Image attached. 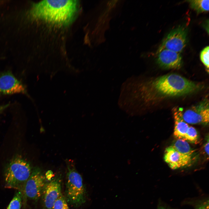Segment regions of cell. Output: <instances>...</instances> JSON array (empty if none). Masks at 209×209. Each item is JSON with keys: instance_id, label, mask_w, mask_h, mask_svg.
<instances>
[{"instance_id": "14", "label": "cell", "mask_w": 209, "mask_h": 209, "mask_svg": "<svg viewBox=\"0 0 209 209\" xmlns=\"http://www.w3.org/2000/svg\"><path fill=\"white\" fill-rule=\"evenodd\" d=\"M208 0H193L189 1L191 7L198 13L208 11Z\"/></svg>"}, {"instance_id": "1", "label": "cell", "mask_w": 209, "mask_h": 209, "mask_svg": "<svg viewBox=\"0 0 209 209\" xmlns=\"http://www.w3.org/2000/svg\"><path fill=\"white\" fill-rule=\"evenodd\" d=\"M76 0H44L35 5L31 12L35 18L57 25H66L74 19L78 10Z\"/></svg>"}, {"instance_id": "3", "label": "cell", "mask_w": 209, "mask_h": 209, "mask_svg": "<svg viewBox=\"0 0 209 209\" xmlns=\"http://www.w3.org/2000/svg\"><path fill=\"white\" fill-rule=\"evenodd\" d=\"M29 163L21 156L13 158L6 167L5 187L21 191L23 193L26 183L32 172Z\"/></svg>"}, {"instance_id": "17", "label": "cell", "mask_w": 209, "mask_h": 209, "mask_svg": "<svg viewBox=\"0 0 209 209\" xmlns=\"http://www.w3.org/2000/svg\"><path fill=\"white\" fill-rule=\"evenodd\" d=\"M51 209H69L66 201L62 194L55 201Z\"/></svg>"}, {"instance_id": "7", "label": "cell", "mask_w": 209, "mask_h": 209, "mask_svg": "<svg viewBox=\"0 0 209 209\" xmlns=\"http://www.w3.org/2000/svg\"><path fill=\"white\" fill-rule=\"evenodd\" d=\"M15 94H27L25 87L10 71L0 72V96Z\"/></svg>"}, {"instance_id": "15", "label": "cell", "mask_w": 209, "mask_h": 209, "mask_svg": "<svg viewBox=\"0 0 209 209\" xmlns=\"http://www.w3.org/2000/svg\"><path fill=\"white\" fill-rule=\"evenodd\" d=\"M23 197V193L18 190L6 209H20Z\"/></svg>"}, {"instance_id": "4", "label": "cell", "mask_w": 209, "mask_h": 209, "mask_svg": "<svg viewBox=\"0 0 209 209\" xmlns=\"http://www.w3.org/2000/svg\"><path fill=\"white\" fill-rule=\"evenodd\" d=\"M67 168L66 193L68 201L72 206L79 207L86 201V193L82 179L76 169L74 161L65 160Z\"/></svg>"}, {"instance_id": "18", "label": "cell", "mask_w": 209, "mask_h": 209, "mask_svg": "<svg viewBox=\"0 0 209 209\" xmlns=\"http://www.w3.org/2000/svg\"><path fill=\"white\" fill-rule=\"evenodd\" d=\"M209 46L203 48L200 54V58L202 62L205 66L208 72L209 70Z\"/></svg>"}, {"instance_id": "2", "label": "cell", "mask_w": 209, "mask_h": 209, "mask_svg": "<svg viewBox=\"0 0 209 209\" xmlns=\"http://www.w3.org/2000/svg\"><path fill=\"white\" fill-rule=\"evenodd\" d=\"M151 86L158 94L166 97L190 94L199 89L201 87L199 84L175 73L156 78L152 82Z\"/></svg>"}, {"instance_id": "13", "label": "cell", "mask_w": 209, "mask_h": 209, "mask_svg": "<svg viewBox=\"0 0 209 209\" xmlns=\"http://www.w3.org/2000/svg\"><path fill=\"white\" fill-rule=\"evenodd\" d=\"M172 146L179 153L192 157L194 151L188 142L185 140L177 139L174 142Z\"/></svg>"}, {"instance_id": "9", "label": "cell", "mask_w": 209, "mask_h": 209, "mask_svg": "<svg viewBox=\"0 0 209 209\" xmlns=\"http://www.w3.org/2000/svg\"><path fill=\"white\" fill-rule=\"evenodd\" d=\"M164 159L171 169L176 170L188 166L192 161V156L179 153L171 145L165 149Z\"/></svg>"}, {"instance_id": "8", "label": "cell", "mask_w": 209, "mask_h": 209, "mask_svg": "<svg viewBox=\"0 0 209 209\" xmlns=\"http://www.w3.org/2000/svg\"><path fill=\"white\" fill-rule=\"evenodd\" d=\"M186 36V30L184 28H176L168 34L159 50L165 49L180 53L185 46Z\"/></svg>"}, {"instance_id": "12", "label": "cell", "mask_w": 209, "mask_h": 209, "mask_svg": "<svg viewBox=\"0 0 209 209\" xmlns=\"http://www.w3.org/2000/svg\"><path fill=\"white\" fill-rule=\"evenodd\" d=\"M172 112L174 122V135L177 139L184 140L190 126L184 120L182 111L180 108L174 107Z\"/></svg>"}, {"instance_id": "21", "label": "cell", "mask_w": 209, "mask_h": 209, "mask_svg": "<svg viewBox=\"0 0 209 209\" xmlns=\"http://www.w3.org/2000/svg\"><path fill=\"white\" fill-rule=\"evenodd\" d=\"M198 209H209L208 203L205 204L199 207Z\"/></svg>"}, {"instance_id": "6", "label": "cell", "mask_w": 209, "mask_h": 209, "mask_svg": "<svg viewBox=\"0 0 209 209\" xmlns=\"http://www.w3.org/2000/svg\"><path fill=\"white\" fill-rule=\"evenodd\" d=\"M184 121L191 124L206 125L209 121L208 101L205 99L183 112Z\"/></svg>"}, {"instance_id": "22", "label": "cell", "mask_w": 209, "mask_h": 209, "mask_svg": "<svg viewBox=\"0 0 209 209\" xmlns=\"http://www.w3.org/2000/svg\"><path fill=\"white\" fill-rule=\"evenodd\" d=\"M157 209H166L163 206H159L158 207Z\"/></svg>"}, {"instance_id": "10", "label": "cell", "mask_w": 209, "mask_h": 209, "mask_svg": "<svg viewBox=\"0 0 209 209\" xmlns=\"http://www.w3.org/2000/svg\"><path fill=\"white\" fill-rule=\"evenodd\" d=\"M61 181L60 177H55L46 184L42 195L44 204L47 209H51L56 199L61 194Z\"/></svg>"}, {"instance_id": "16", "label": "cell", "mask_w": 209, "mask_h": 209, "mask_svg": "<svg viewBox=\"0 0 209 209\" xmlns=\"http://www.w3.org/2000/svg\"><path fill=\"white\" fill-rule=\"evenodd\" d=\"M198 137L197 130L194 127L190 126L184 140L187 141L195 143L198 141Z\"/></svg>"}, {"instance_id": "11", "label": "cell", "mask_w": 209, "mask_h": 209, "mask_svg": "<svg viewBox=\"0 0 209 209\" xmlns=\"http://www.w3.org/2000/svg\"><path fill=\"white\" fill-rule=\"evenodd\" d=\"M156 60L158 64L165 69H178L182 64L180 53L165 49L158 50Z\"/></svg>"}, {"instance_id": "19", "label": "cell", "mask_w": 209, "mask_h": 209, "mask_svg": "<svg viewBox=\"0 0 209 209\" xmlns=\"http://www.w3.org/2000/svg\"><path fill=\"white\" fill-rule=\"evenodd\" d=\"M204 152L207 155H209V140L208 138V139L207 141L205 143L204 146Z\"/></svg>"}, {"instance_id": "20", "label": "cell", "mask_w": 209, "mask_h": 209, "mask_svg": "<svg viewBox=\"0 0 209 209\" xmlns=\"http://www.w3.org/2000/svg\"><path fill=\"white\" fill-rule=\"evenodd\" d=\"M10 105L9 103L0 106V113L8 108Z\"/></svg>"}, {"instance_id": "5", "label": "cell", "mask_w": 209, "mask_h": 209, "mask_svg": "<svg viewBox=\"0 0 209 209\" xmlns=\"http://www.w3.org/2000/svg\"><path fill=\"white\" fill-rule=\"evenodd\" d=\"M45 177L38 168L33 169L27 181L23 192L26 198L30 200H37L42 195L46 184Z\"/></svg>"}]
</instances>
